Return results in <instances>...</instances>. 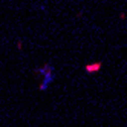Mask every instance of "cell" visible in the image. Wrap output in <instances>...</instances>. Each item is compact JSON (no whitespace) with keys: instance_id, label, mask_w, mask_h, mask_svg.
<instances>
[{"instance_id":"cell-1","label":"cell","mask_w":127,"mask_h":127,"mask_svg":"<svg viewBox=\"0 0 127 127\" xmlns=\"http://www.w3.org/2000/svg\"><path fill=\"white\" fill-rule=\"evenodd\" d=\"M99 67H101V63H96V64H89L86 67V70L87 72H96V70H99Z\"/></svg>"}]
</instances>
